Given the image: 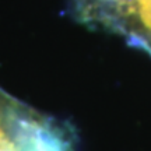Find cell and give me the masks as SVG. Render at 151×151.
Instances as JSON below:
<instances>
[{
  "label": "cell",
  "mask_w": 151,
  "mask_h": 151,
  "mask_svg": "<svg viewBox=\"0 0 151 151\" xmlns=\"http://www.w3.org/2000/svg\"><path fill=\"white\" fill-rule=\"evenodd\" d=\"M94 29L123 38L151 58V0H116Z\"/></svg>",
  "instance_id": "obj_1"
}]
</instances>
